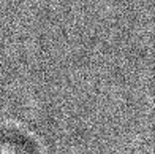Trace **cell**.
Returning a JSON list of instances; mask_svg holds the SVG:
<instances>
[{"label": "cell", "instance_id": "6da1fadb", "mask_svg": "<svg viewBox=\"0 0 155 154\" xmlns=\"http://www.w3.org/2000/svg\"><path fill=\"white\" fill-rule=\"evenodd\" d=\"M0 154H37L29 138L16 132L0 134Z\"/></svg>", "mask_w": 155, "mask_h": 154}]
</instances>
